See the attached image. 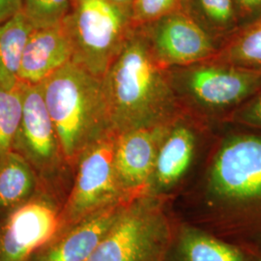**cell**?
I'll use <instances>...</instances> for the list:
<instances>
[{
    "mask_svg": "<svg viewBox=\"0 0 261 261\" xmlns=\"http://www.w3.org/2000/svg\"><path fill=\"white\" fill-rule=\"evenodd\" d=\"M57 228L54 209L43 201H33L10 217L1 238L2 261H23L40 246L48 241Z\"/></svg>",
    "mask_w": 261,
    "mask_h": 261,
    "instance_id": "cell-11",
    "label": "cell"
},
{
    "mask_svg": "<svg viewBox=\"0 0 261 261\" xmlns=\"http://www.w3.org/2000/svg\"><path fill=\"white\" fill-rule=\"evenodd\" d=\"M73 60V47L65 21L34 28L24 47L19 84L38 85Z\"/></svg>",
    "mask_w": 261,
    "mask_h": 261,
    "instance_id": "cell-10",
    "label": "cell"
},
{
    "mask_svg": "<svg viewBox=\"0 0 261 261\" xmlns=\"http://www.w3.org/2000/svg\"><path fill=\"white\" fill-rule=\"evenodd\" d=\"M33 24L21 11L0 23V86L13 90L19 84L20 63Z\"/></svg>",
    "mask_w": 261,
    "mask_h": 261,
    "instance_id": "cell-15",
    "label": "cell"
},
{
    "mask_svg": "<svg viewBox=\"0 0 261 261\" xmlns=\"http://www.w3.org/2000/svg\"><path fill=\"white\" fill-rule=\"evenodd\" d=\"M168 125L116 135L114 163L123 189H138L148 183Z\"/></svg>",
    "mask_w": 261,
    "mask_h": 261,
    "instance_id": "cell-12",
    "label": "cell"
},
{
    "mask_svg": "<svg viewBox=\"0 0 261 261\" xmlns=\"http://www.w3.org/2000/svg\"><path fill=\"white\" fill-rule=\"evenodd\" d=\"M237 127L220 142L208 170V188L229 201L259 200L261 130Z\"/></svg>",
    "mask_w": 261,
    "mask_h": 261,
    "instance_id": "cell-5",
    "label": "cell"
},
{
    "mask_svg": "<svg viewBox=\"0 0 261 261\" xmlns=\"http://www.w3.org/2000/svg\"><path fill=\"white\" fill-rule=\"evenodd\" d=\"M210 126L185 112L169 123L152 174L159 187L173 186L186 175L195 159L199 134Z\"/></svg>",
    "mask_w": 261,
    "mask_h": 261,
    "instance_id": "cell-9",
    "label": "cell"
},
{
    "mask_svg": "<svg viewBox=\"0 0 261 261\" xmlns=\"http://www.w3.org/2000/svg\"><path fill=\"white\" fill-rule=\"evenodd\" d=\"M240 28L261 19V0H233Z\"/></svg>",
    "mask_w": 261,
    "mask_h": 261,
    "instance_id": "cell-24",
    "label": "cell"
},
{
    "mask_svg": "<svg viewBox=\"0 0 261 261\" xmlns=\"http://www.w3.org/2000/svg\"><path fill=\"white\" fill-rule=\"evenodd\" d=\"M156 61L165 69L213 58L220 45L185 10L138 27Z\"/></svg>",
    "mask_w": 261,
    "mask_h": 261,
    "instance_id": "cell-6",
    "label": "cell"
},
{
    "mask_svg": "<svg viewBox=\"0 0 261 261\" xmlns=\"http://www.w3.org/2000/svg\"><path fill=\"white\" fill-rule=\"evenodd\" d=\"M183 112L212 124L226 117L261 89V71L210 58L167 69Z\"/></svg>",
    "mask_w": 261,
    "mask_h": 261,
    "instance_id": "cell-3",
    "label": "cell"
},
{
    "mask_svg": "<svg viewBox=\"0 0 261 261\" xmlns=\"http://www.w3.org/2000/svg\"><path fill=\"white\" fill-rule=\"evenodd\" d=\"M112 130L168 125L183 112L139 28H134L103 77Z\"/></svg>",
    "mask_w": 261,
    "mask_h": 261,
    "instance_id": "cell-1",
    "label": "cell"
},
{
    "mask_svg": "<svg viewBox=\"0 0 261 261\" xmlns=\"http://www.w3.org/2000/svg\"><path fill=\"white\" fill-rule=\"evenodd\" d=\"M184 10L220 48L240 29L233 0H185Z\"/></svg>",
    "mask_w": 261,
    "mask_h": 261,
    "instance_id": "cell-16",
    "label": "cell"
},
{
    "mask_svg": "<svg viewBox=\"0 0 261 261\" xmlns=\"http://www.w3.org/2000/svg\"><path fill=\"white\" fill-rule=\"evenodd\" d=\"M21 112L22 93L20 84L13 90L0 86V158L13 151Z\"/></svg>",
    "mask_w": 261,
    "mask_h": 261,
    "instance_id": "cell-20",
    "label": "cell"
},
{
    "mask_svg": "<svg viewBox=\"0 0 261 261\" xmlns=\"http://www.w3.org/2000/svg\"><path fill=\"white\" fill-rule=\"evenodd\" d=\"M181 249L185 261H243L233 248L195 232L183 237Z\"/></svg>",
    "mask_w": 261,
    "mask_h": 261,
    "instance_id": "cell-19",
    "label": "cell"
},
{
    "mask_svg": "<svg viewBox=\"0 0 261 261\" xmlns=\"http://www.w3.org/2000/svg\"><path fill=\"white\" fill-rule=\"evenodd\" d=\"M22 112L13 149L30 164L46 168L55 164L63 151L56 126L47 112L41 85L20 84ZM64 156V154H63Z\"/></svg>",
    "mask_w": 261,
    "mask_h": 261,
    "instance_id": "cell-8",
    "label": "cell"
},
{
    "mask_svg": "<svg viewBox=\"0 0 261 261\" xmlns=\"http://www.w3.org/2000/svg\"><path fill=\"white\" fill-rule=\"evenodd\" d=\"M36 184L30 164L11 151L0 158V205H17L31 195Z\"/></svg>",
    "mask_w": 261,
    "mask_h": 261,
    "instance_id": "cell-17",
    "label": "cell"
},
{
    "mask_svg": "<svg viewBox=\"0 0 261 261\" xmlns=\"http://www.w3.org/2000/svg\"><path fill=\"white\" fill-rule=\"evenodd\" d=\"M119 218L112 210L95 216L50 249L41 261L86 260Z\"/></svg>",
    "mask_w": 261,
    "mask_h": 261,
    "instance_id": "cell-14",
    "label": "cell"
},
{
    "mask_svg": "<svg viewBox=\"0 0 261 261\" xmlns=\"http://www.w3.org/2000/svg\"><path fill=\"white\" fill-rule=\"evenodd\" d=\"M74 0H23L22 12L35 28L49 27L66 19Z\"/></svg>",
    "mask_w": 261,
    "mask_h": 261,
    "instance_id": "cell-21",
    "label": "cell"
},
{
    "mask_svg": "<svg viewBox=\"0 0 261 261\" xmlns=\"http://www.w3.org/2000/svg\"><path fill=\"white\" fill-rule=\"evenodd\" d=\"M73 62L103 77L132 29L130 17L110 0H74L64 19Z\"/></svg>",
    "mask_w": 261,
    "mask_h": 261,
    "instance_id": "cell-4",
    "label": "cell"
},
{
    "mask_svg": "<svg viewBox=\"0 0 261 261\" xmlns=\"http://www.w3.org/2000/svg\"><path fill=\"white\" fill-rule=\"evenodd\" d=\"M23 0H0V23L22 11Z\"/></svg>",
    "mask_w": 261,
    "mask_h": 261,
    "instance_id": "cell-25",
    "label": "cell"
},
{
    "mask_svg": "<svg viewBox=\"0 0 261 261\" xmlns=\"http://www.w3.org/2000/svg\"><path fill=\"white\" fill-rule=\"evenodd\" d=\"M213 58L232 65L261 71V19L240 28Z\"/></svg>",
    "mask_w": 261,
    "mask_h": 261,
    "instance_id": "cell-18",
    "label": "cell"
},
{
    "mask_svg": "<svg viewBox=\"0 0 261 261\" xmlns=\"http://www.w3.org/2000/svg\"><path fill=\"white\" fill-rule=\"evenodd\" d=\"M157 233L156 221L144 212L120 217L85 261H145Z\"/></svg>",
    "mask_w": 261,
    "mask_h": 261,
    "instance_id": "cell-13",
    "label": "cell"
},
{
    "mask_svg": "<svg viewBox=\"0 0 261 261\" xmlns=\"http://www.w3.org/2000/svg\"><path fill=\"white\" fill-rule=\"evenodd\" d=\"M114 5L119 7L122 11H124L126 14H128L130 17L132 13V6L134 0H110Z\"/></svg>",
    "mask_w": 261,
    "mask_h": 261,
    "instance_id": "cell-26",
    "label": "cell"
},
{
    "mask_svg": "<svg viewBox=\"0 0 261 261\" xmlns=\"http://www.w3.org/2000/svg\"><path fill=\"white\" fill-rule=\"evenodd\" d=\"M224 124L261 130V89L231 112Z\"/></svg>",
    "mask_w": 261,
    "mask_h": 261,
    "instance_id": "cell-23",
    "label": "cell"
},
{
    "mask_svg": "<svg viewBox=\"0 0 261 261\" xmlns=\"http://www.w3.org/2000/svg\"><path fill=\"white\" fill-rule=\"evenodd\" d=\"M116 134L112 133L89 146L80 156L75 187L70 199L71 210L83 214L108 202L123 189L115 169Z\"/></svg>",
    "mask_w": 261,
    "mask_h": 261,
    "instance_id": "cell-7",
    "label": "cell"
},
{
    "mask_svg": "<svg viewBox=\"0 0 261 261\" xmlns=\"http://www.w3.org/2000/svg\"><path fill=\"white\" fill-rule=\"evenodd\" d=\"M185 0H134L130 20L134 28L141 27L169 14L184 10Z\"/></svg>",
    "mask_w": 261,
    "mask_h": 261,
    "instance_id": "cell-22",
    "label": "cell"
},
{
    "mask_svg": "<svg viewBox=\"0 0 261 261\" xmlns=\"http://www.w3.org/2000/svg\"><path fill=\"white\" fill-rule=\"evenodd\" d=\"M40 85L66 160L113 133L103 77L71 61Z\"/></svg>",
    "mask_w": 261,
    "mask_h": 261,
    "instance_id": "cell-2",
    "label": "cell"
}]
</instances>
